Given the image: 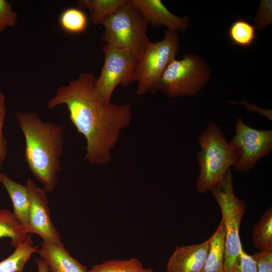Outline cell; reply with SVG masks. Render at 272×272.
<instances>
[{
    "mask_svg": "<svg viewBox=\"0 0 272 272\" xmlns=\"http://www.w3.org/2000/svg\"><path fill=\"white\" fill-rule=\"evenodd\" d=\"M96 79L91 73H82L59 87L47 106L50 109L66 106L70 121L86 140L85 160L92 164L105 165L111 160L121 132L131 121V107L103 102L95 88Z\"/></svg>",
    "mask_w": 272,
    "mask_h": 272,
    "instance_id": "6da1fadb",
    "label": "cell"
},
{
    "mask_svg": "<svg viewBox=\"0 0 272 272\" xmlns=\"http://www.w3.org/2000/svg\"><path fill=\"white\" fill-rule=\"evenodd\" d=\"M16 117L23 133L24 158L33 176L47 192L55 188L63 154V127L43 120L33 111L17 112Z\"/></svg>",
    "mask_w": 272,
    "mask_h": 272,
    "instance_id": "7a4b0ae2",
    "label": "cell"
},
{
    "mask_svg": "<svg viewBox=\"0 0 272 272\" xmlns=\"http://www.w3.org/2000/svg\"><path fill=\"white\" fill-rule=\"evenodd\" d=\"M198 143L200 150L196 157L200 171L196 189L203 194L221 181L230 167L236 164L238 156L221 127L213 121L201 132Z\"/></svg>",
    "mask_w": 272,
    "mask_h": 272,
    "instance_id": "3957f363",
    "label": "cell"
},
{
    "mask_svg": "<svg viewBox=\"0 0 272 272\" xmlns=\"http://www.w3.org/2000/svg\"><path fill=\"white\" fill-rule=\"evenodd\" d=\"M104 28L101 39L105 44L126 50L138 58L149 41L148 24L131 0H125L118 10L100 24Z\"/></svg>",
    "mask_w": 272,
    "mask_h": 272,
    "instance_id": "277c9868",
    "label": "cell"
},
{
    "mask_svg": "<svg viewBox=\"0 0 272 272\" xmlns=\"http://www.w3.org/2000/svg\"><path fill=\"white\" fill-rule=\"evenodd\" d=\"M211 191L220 208L222 215L221 220L225 228L224 272H232L242 248L239 228L246 212V206L244 200L239 198L235 193L230 169Z\"/></svg>",
    "mask_w": 272,
    "mask_h": 272,
    "instance_id": "5b68a950",
    "label": "cell"
},
{
    "mask_svg": "<svg viewBox=\"0 0 272 272\" xmlns=\"http://www.w3.org/2000/svg\"><path fill=\"white\" fill-rule=\"evenodd\" d=\"M179 46L177 33L168 30L161 41H149L146 44L137 58L138 95L155 94L158 91L160 79L167 66L175 58Z\"/></svg>",
    "mask_w": 272,
    "mask_h": 272,
    "instance_id": "8992f818",
    "label": "cell"
},
{
    "mask_svg": "<svg viewBox=\"0 0 272 272\" xmlns=\"http://www.w3.org/2000/svg\"><path fill=\"white\" fill-rule=\"evenodd\" d=\"M211 71L198 55L190 53L174 58L164 72L158 90L168 98L194 96L208 83Z\"/></svg>",
    "mask_w": 272,
    "mask_h": 272,
    "instance_id": "52a82bcc",
    "label": "cell"
},
{
    "mask_svg": "<svg viewBox=\"0 0 272 272\" xmlns=\"http://www.w3.org/2000/svg\"><path fill=\"white\" fill-rule=\"evenodd\" d=\"M104 61L95 88L101 100L111 102V97L118 85L126 87L137 81V57L126 50L105 44L102 47Z\"/></svg>",
    "mask_w": 272,
    "mask_h": 272,
    "instance_id": "ba28073f",
    "label": "cell"
},
{
    "mask_svg": "<svg viewBox=\"0 0 272 272\" xmlns=\"http://www.w3.org/2000/svg\"><path fill=\"white\" fill-rule=\"evenodd\" d=\"M235 123V134L230 142L238 156L234 167L238 172L247 173L260 159L270 153L272 130L249 126L241 116L236 118Z\"/></svg>",
    "mask_w": 272,
    "mask_h": 272,
    "instance_id": "9c48e42d",
    "label": "cell"
},
{
    "mask_svg": "<svg viewBox=\"0 0 272 272\" xmlns=\"http://www.w3.org/2000/svg\"><path fill=\"white\" fill-rule=\"evenodd\" d=\"M25 185L31 200L29 234H37L44 242L61 243L59 233L51 220L47 192L43 188L38 187L31 178L27 180Z\"/></svg>",
    "mask_w": 272,
    "mask_h": 272,
    "instance_id": "30bf717a",
    "label": "cell"
},
{
    "mask_svg": "<svg viewBox=\"0 0 272 272\" xmlns=\"http://www.w3.org/2000/svg\"><path fill=\"white\" fill-rule=\"evenodd\" d=\"M148 25L166 27L168 30L184 32L189 27L190 18L171 13L160 0H131Z\"/></svg>",
    "mask_w": 272,
    "mask_h": 272,
    "instance_id": "8fae6325",
    "label": "cell"
},
{
    "mask_svg": "<svg viewBox=\"0 0 272 272\" xmlns=\"http://www.w3.org/2000/svg\"><path fill=\"white\" fill-rule=\"evenodd\" d=\"M209 240L176 247L169 259L167 272H201L209 250Z\"/></svg>",
    "mask_w": 272,
    "mask_h": 272,
    "instance_id": "7c38bea8",
    "label": "cell"
},
{
    "mask_svg": "<svg viewBox=\"0 0 272 272\" xmlns=\"http://www.w3.org/2000/svg\"><path fill=\"white\" fill-rule=\"evenodd\" d=\"M50 272H88L85 266L71 256L63 243L42 241L37 252Z\"/></svg>",
    "mask_w": 272,
    "mask_h": 272,
    "instance_id": "4fadbf2b",
    "label": "cell"
},
{
    "mask_svg": "<svg viewBox=\"0 0 272 272\" xmlns=\"http://www.w3.org/2000/svg\"><path fill=\"white\" fill-rule=\"evenodd\" d=\"M0 183L10 196L14 215L28 233L31 200L26 185L14 181L7 174L1 172Z\"/></svg>",
    "mask_w": 272,
    "mask_h": 272,
    "instance_id": "5bb4252c",
    "label": "cell"
},
{
    "mask_svg": "<svg viewBox=\"0 0 272 272\" xmlns=\"http://www.w3.org/2000/svg\"><path fill=\"white\" fill-rule=\"evenodd\" d=\"M226 231L222 220L209 238L207 256L201 272H224Z\"/></svg>",
    "mask_w": 272,
    "mask_h": 272,
    "instance_id": "9a60e30c",
    "label": "cell"
},
{
    "mask_svg": "<svg viewBox=\"0 0 272 272\" xmlns=\"http://www.w3.org/2000/svg\"><path fill=\"white\" fill-rule=\"evenodd\" d=\"M38 249V246L34 245L29 234L24 242L19 244L10 255L0 261V272H24L26 263Z\"/></svg>",
    "mask_w": 272,
    "mask_h": 272,
    "instance_id": "2e32d148",
    "label": "cell"
},
{
    "mask_svg": "<svg viewBox=\"0 0 272 272\" xmlns=\"http://www.w3.org/2000/svg\"><path fill=\"white\" fill-rule=\"evenodd\" d=\"M29 234L13 212L0 209V239L9 238L10 245L16 248L26 241Z\"/></svg>",
    "mask_w": 272,
    "mask_h": 272,
    "instance_id": "e0dca14e",
    "label": "cell"
},
{
    "mask_svg": "<svg viewBox=\"0 0 272 272\" xmlns=\"http://www.w3.org/2000/svg\"><path fill=\"white\" fill-rule=\"evenodd\" d=\"M125 0H80L77 2L80 9H86L90 13L92 22L100 24L115 13Z\"/></svg>",
    "mask_w": 272,
    "mask_h": 272,
    "instance_id": "ac0fdd59",
    "label": "cell"
},
{
    "mask_svg": "<svg viewBox=\"0 0 272 272\" xmlns=\"http://www.w3.org/2000/svg\"><path fill=\"white\" fill-rule=\"evenodd\" d=\"M256 29L255 26L239 18L231 24L228 34L233 44L246 48L251 47L255 41Z\"/></svg>",
    "mask_w": 272,
    "mask_h": 272,
    "instance_id": "d6986e66",
    "label": "cell"
},
{
    "mask_svg": "<svg viewBox=\"0 0 272 272\" xmlns=\"http://www.w3.org/2000/svg\"><path fill=\"white\" fill-rule=\"evenodd\" d=\"M253 246L258 249L272 251V209L270 207L256 224L252 231Z\"/></svg>",
    "mask_w": 272,
    "mask_h": 272,
    "instance_id": "ffe728a7",
    "label": "cell"
},
{
    "mask_svg": "<svg viewBox=\"0 0 272 272\" xmlns=\"http://www.w3.org/2000/svg\"><path fill=\"white\" fill-rule=\"evenodd\" d=\"M88 272H154L151 268H145L136 258L128 259H111L95 264Z\"/></svg>",
    "mask_w": 272,
    "mask_h": 272,
    "instance_id": "44dd1931",
    "label": "cell"
},
{
    "mask_svg": "<svg viewBox=\"0 0 272 272\" xmlns=\"http://www.w3.org/2000/svg\"><path fill=\"white\" fill-rule=\"evenodd\" d=\"M59 24L65 32L71 34H79L87 29L88 19L81 9L69 8L63 10L60 14Z\"/></svg>",
    "mask_w": 272,
    "mask_h": 272,
    "instance_id": "7402d4cb",
    "label": "cell"
},
{
    "mask_svg": "<svg viewBox=\"0 0 272 272\" xmlns=\"http://www.w3.org/2000/svg\"><path fill=\"white\" fill-rule=\"evenodd\" d=\"M18 20V13L7 0H0V33L6 29L14 27Z\"/></svg>",
    "mask_w": 272,
    "mask_h": 272,
    "instance_id": "603a6c76",
    "label": "cell"
},
{
    "mask_svg": "<svg viewBox=\"0 0 272 272\" xmlns=\"http://www.w3.org/2000/svg\"><path fill=\"white\" fill-rule=\"evenodd\" d=\"M256 28L261 31L272 23L271 0H260L258 9L253 17Z\"/></svg>",
    "mask_w": 272,
    "mask_h": 272,
    "instance_id": "cb8c5ba5",
    "label": "cell"
},
{
    "mask_svg": "<svg viewBox=\"0 0 272 272\" xmlns=\"http://www.w3.org/2000/svg\"><path fill=\"white\" fill-rule=\"evenodd\" d=\"M232 272H257L254 260L243 248L240 252Z\"/></svg>",
    "mask_w": 272,
    "mask_h": 272,
    "instance_id": "d4e9b609",
    "label": "cell"
},
{
    "mask_svg": "<svg viewBox=\"0 0 272 272\" xmlns=\"http://www.w3.org/2000/svg\"><path fill=\"white\" fill-rule=\"evenodd\" d=\"M257 272H272V251L262 250L251 255Z\"/></svg>",
    "mask_w": 272,
    "mask_h": 272,
    "instance_id": "484cf974",
    "label": "cell"
},
{
    "mask_svg": "<svg viewBox=\"0 0 272 272\" xmlns=\"http://www.w3.org/2000/svg\"><path fill=\"white\" fill-rule=\"evenodd\" d=\"M7 116L6 103L0 107V170L8 154V142L3 128Z\"/></svg>",
    "mask_w": 272,
    "mask_h": 272,
    "instance_id": "4316f807",
    "label": "cell"
},
{
    "mask_svg": "<svg viewBox=\"0 0 272 272\" xmlns=\"http://www.w3.org/2000/svg\"><path fill=\"white\" fill-rule=\"evenodd\" d=\"M228 102L232 104L241 105L245 106L247 111L250 113H256L260 115L263 116L269 120H272L271 110L260 107L255 104L248 102L246 100L241 102H236L228 101Z\"/></svg>",
    "mask_w": 272,
    "mask_h": 272,
    "instance_id": "83f0119b",
    "label": "cell"
},
{
    "mask_svg": "<svg viewBox=\"0 0 272 272\" xmlns=\"http://www.w3.org/2000/svg\"><path fill=\"white\" fill-rule=\"evenodd\" d=\"M38 272H49L48 266L45 261L41 258L35 259Z\"/></svg>",
    "mask_w": 272,
    "mask_h": 272,
    "instance_id": "f1b7e54d",
    "label": "cell"
},
{
    "mask_svg": "<svg viewBox=\"0 0 272 272\" xmlns=\"http://www.w3.org/2000/svg\"><path fill=\"white\" fill-rule=\"evenodd\" d=\"M6 103V96L4 93L0 91V107Z\"/></svg>",
    "mask_w": 272,
    "mask_h": 272,
    "instance_id": "f546056e",
    "label": "cell"
}]
</instances>
